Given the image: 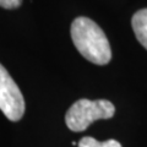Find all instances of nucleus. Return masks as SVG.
<instances>
[{
	"mask_svg": "<svg viewBox=\"0 0 147 147\" xmlns=\"http://www.w3.org/2000/svg\"><path fill=\"white\" fill-rule=\"evenodd\" d=\"M71 38L76 49L88 61L105 65L112 59V50L103 30L88 17H77L71 24Z\"/></svg>",
	"mask_w": 147,
	"mask_h": 147,
	"instance_id": "nucleus-1",
	"label": "nucleus"
},
{
	"mask_svg": "<svg viewBox=\"0 0 147 147\" xmlns=\"http://www.w3.org/2000/svg\"><path fill=\"white\" fill-rule=\"evenodd\" d=\"M115 113V107L107 99H79L75 102L65 115V123L72 131L86 130L93 121L100 119H110Z\"/></svg>",
	"mask_w": 147,
	"mask_h": 147,
	"instance_id": "nucleus-2",
	"label": "nucleus"
},
{
	"mask_svg": "<svg viewBox=\"0 0 147 147\" xmlns=\"http://www.w3.org/2000/svg\"><path fill=\"white\" fill-rule=\"evenodd\" d=\"M0 110L9 120L18 121L25 114V99L6 69L0 64Z\"/></svg>",
	"mask_w": 147,
	"mask_h": 147,
	"instance_id": "nucleus-3",
	"label": "nucleus"
},
{
	"mask_svg": "<svg viewBox=\"0 0 147 147\" xmlns=\"http://www.w3.org/2000/svg\"><path fill=\"white\" fill-rule=\"evenodd\" d=\"M131 26L137 40L147 49V9H141L134 13Z\"/></svg>",
	"mask_w": 147,
	"mask_h": 147,
	"instance_id": "nucleus-4",
	"label": "nucleus"
},
{
	"mask_svg": "<svg viewBox=\"0 0 147 147\" xmlns=\"http://www.w3.org/2000/svg\"><path fill=\"white\" fill-rule=\"evenodd\" d=\"M79 147H121V145L117 140H108L100 142L91 136H86L79 141Z\"/></svg>",
	"mask_w": 147,
	"mask_h": 147,
	"instance_id": "nucleus-5",
	"label": "nucleus"
},
{
	"mask_svg": "<svg viewBox=\"0 0 147 147\" xmlns=\"http://www.w3.org/2000/svg\"><path fill=\"white\" fill-rule=\"evenodd\" d=\"M22 0H0V6L4 9H16L21 5Z\"/></svg>",
	"mask_w": 147,
	"mask_h": 147,
	"instance_id": "nucleus-6",
	"label": "nucleus"
}]
</instances>
